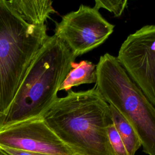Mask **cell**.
Returning <instances> with one entry per match:
<instances>
[{"mask_svg":"<svg viewBox=\"0 0 155 155\" xmlns=\"http://www.w3.org/2000/svg\"><path fill=\"white\" fill-rule=\"evenodd\" d=\"M39 118L77 155H114L107 134L110 105L94 87L69 90Z\"/></svg>","mask_w":155,"mask_h":155,"instance_id":"1","label":"cell"},{"mask_svg":"<svg viewBox=\"0 0 155 155\" xmlns=\"http://www.w3.org/2000/svg\"><path fill=\"white\" fill-rule=\"evenodd\" d=\"M76 57L54 35L35 58L7 110L0 116V130L41 117L58 97L59 88Z\"/></svg>","mask_w":155,"mask_h":155,"instance_id":"2","label":"cell"},{"mask_svg":"<svg viewBox=\"0 0 155 155\" xmlns=\"http://www.w3.org/2000/svg\"><path fill=\"white\" fill-rule=\"evenodd\" d=\"M45 24L25 22L0 0V116L8 108L35 58L47 42Z\"/></svg>","mask_w":155,"mask_h":155,"instance_id":"3","label":"cell"},{"mask_svg":"<svg viewBox=\"0 0 155 155\" xmlns=\"http://www.w3.org/2000/svg\"><path fill=\"white\" fill-rule=\"evenodd\" d=\"M94 87L131 125L143 151L155 155V107L131 80L117 57L109 53L100 57Z\"/></svg>","mask_w":155,"mask_h":155,"instance_id":"4","label":"cell"},{"mask_svg":"<svg viewBox=\"0 0 155 155\" xmlns=\"http://www.w3.org/2000/svg\"><path fill=\"white\" fill-rule=\"evenodd\" d=\"M114 28L98 10L81 4L77 10L64 15L61 21L55 22L54 35L78 57L102 44Z\"/></svg>","mask_w":155,"mask_h":155,"instance_id":"5","label":"cell"},{"mask_svg":"<svg viewBox=\"0 0 155 155\" xmlns=\"http://www.w3.org/2000/svg\"><path fill=\"white\" fill-rule=\"evenodd\" d=\"M117 58L155 107V25H144L128 35Z\"/></svg>","mask_w":155,"mask_h":155,"instance_id":"6","label":"cell"},{"mask_svg":"<svg viewBox=\"0 0 155 155\" xmlns=\"http://www.w3.org/2000/svg\"><path fill=\"white\" fill-rule=\"evenodd\" d=\"M0 146L49 155H76L41 118L1 130Z\"/></svg>","mask_w":155,"mask_h":155,"instance_id":"7","label":"cell"},{"mask_svg":"<svg viewBox=\"0 0 155 155\" xmlns=\"http://www.w3.org/2000/svg\"><path fill=\"white\" fill-rule=\"evenodd\" d=\"M6 4L25 22L44 25L51 14L56 13L50 0H5Z\"/></svg>","mask_w":155,"mask_h":155,"instance_id":"8","label":"cell"},{"mask_svg":"<svg viewBox=\"0 0 155 155\" xmlns=\"http://www.w3.org/2000/svg\"><path fill=\"white\" fill-rule=\"evenodd\" d=\"M96 82V65L83 60L73 62L71 69L62 83L59 91H68L73 87L82 84H90Z\"/></svg>","mask_w":155,"mask_h":155,"instance_id":"9","label":"cell"},{"mask_svg":"<svg viewBox=\"0 0 155 155\" xmlns=\"http://www.w3.org/2000/svg\"><path fill=\"white\" fill-rule=\"evenodd\" d=\"M110 107L113 124L122 139L128 155H134L141 147L137 134L131 125L117 109L111 105H110Z\"/></svg>","mask_w":155,"mask_h":155,"instance_id":"10","label":"cell"},{"mask_svg":"<svg viewBox=\"0 0 155 155\" xmlns=\"http://www.w3.org/2000/svg\"><path fill=\"white\" fill-rule=\"evenodd\" d=\"M94 8L99 10L100 8H104L110 12L113 13L115 17L121 16L125 8L127 6L128 1L127 0H96L94 1Z\"/></svg>","mask_w":155,"mask_h":155,"instance_id":"11","label":"cell"},{"mask_svg":"<svg viewBox=\"0 0 155 155\" xmlns=\"http://www.w3.org/2000/svg\"><path fill=\"white\" fill-rule=\"evenodd\" d=\"M107 134L114 155H128L124 142L113 124L108 127Z\"/></svg>","mask_w":155,"mask_h":155,"instance_id":"12","label":"cell"},{"mask_svg":"<svg viewBox=\"0 0 155 155\" xmlns=\"http://www.w3.org/2000/svg\"><path fill=\"white\" fill-rule=\"evenodd\" d=\"M1 147L10 155H49V154L41 153H36V152H33V151L13 149V148H7V147Z\"/></svg>","mask_w":155,"mask_h":155,"instance_id":"13","label":"cell"},{"mask_svg":"<svg viewBox=\"0 0 155 155\" xmlns=\"http://www.w3.org/2000/svg\"><path fill=\"white\" fill-rule=\"evenodd\" d=\"M0 155H10L0 146Z\"/></svg>","mask_w":155,"mask_h":155,"instance_id":"14","label":"cell"},{"mask_svg":"<svg viewBox=\"0 0 155 155\" xmlns=\"http://www.w3.org/2000/svg\"><path fill=\"white\" fill-rule=\"evenodd\" d=\"M76 155H77V154H76Z\"/></svg>","mask_w":155,"mask_h":155,"instance_id":"15","label":"cell"}]
</instances>
